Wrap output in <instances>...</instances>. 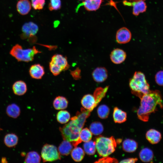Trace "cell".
Instances as JSON below:
<instances>
[{"instance_id":"27","label":"cell","mask_w":163,"mask_h":163,"mask_svg":"<svg viewBox=\"0 0 163 163\" xmlns=\"http://www.w3.org/2000/svg\"><path fill=\"white\" fill-rule=\"evenodd\" d=\"M71 156L75 161L80 162L82 160L85 156L83 149L80 147H75L71 152Z\"/></svg>"},{"instance_id":"13","label":"cell","mask_w":163,"mask_h":163,"mask_svg":"<svg viewBox=\"0 0 163 163\" xmlns=\"http://www.w3.org/2000/svg\"><path fill=\"white\" fill-rule=\"evenodd\" d=\"M92 76L95 82H102L105 81L107 78V71L104 67H97L93 72Z\"/></svg>"},{"instance_id":"31","label":"cell","mask_w":163,"mask_h":163,"mask_svg":"<svg viewBox=\"0 0 163 163\" xmlns=\"http://www.w3.org/2000/svg\"><path fill=\"white\" fill-rule=\"evenodd\" d=\"M89 129L92 134L98 135L101 134L104 130L103 126L99 122H94L90 125Z\"/></svg>"},{"instance_id":"14","label":"cell","mask_w":163,"mask_h":163,"mask_svg":"<svg viewBox=\"0 0 163 163\" xmlns=\"http://www.w3.org/2000/svg\"><path fill=\"white\" fill-rule=\"evenodd\" d=\"M29 73L32 78L35 79H40L45 74V71L43 66L39 64L32 65L30 68Z\"/></svg>"},{"instance_id":"40","label":"cell","mask_w":163,"mask_h":163,"mask_svg":"<svg viewBox=\"0 0 163 163\" xmlns=\"http://www.w3.org/2000/svg\"><path fill=\"white\" fill-rule=\"evenodd\" d=\"M6 158L5 157H2L1 160L2 163H7L8 162Z\"/></svg>"},{"instance_id":"11","label":"cell","mask_w":163,"mask_h":163,"mask_svg":"<svg viewBox=\"0 0 163 163\" xmlns=\"http://www.w3.org/2000/svg\"><path fill=\"white\" fill-rule=\"evenodd\" d=\"M81 103L85 108L90 112L97 105L94 95L90 94H86L82 97Z\"/></svg>"},{"instance_id":"43","label":"cell","mask_w":163,"mask_h":163,"mask_svg":"<svg viewBox=\"0 0 163 163\" xmlns=\"http://www.w3.org/2000/svg\"><path fill=\"white\" fill-rule=\"evenodd\" d=\"M79 0L82 1V0Z\"/></svg>"},{"instance_id":"23","label":"cell","mask_w":163,"mask_h":163,"mask_svg":"<svg viewBox=\"0 0 163 163\" xmlns=\"http://www.w3.org/2000/svg\"><path fill=\"white\" fill-rule=\"evenodd\" d=\"M113 117L115 123H121L126 121V113L125 112L116 107L114 108Z\"/></svg>"},{"instance_id":"6","label":"cell","mask_w":163,"mask_h":163,"mask_svg":"<svg viewBox=\"0 0 163 163\" xmlns=\"http://www.w3.org/2000/svg\"><path fill=\"white\" fill-rule=\"evenodd\" d=\"M69 66L66 57L59 54L54 55L49 63L50 71L55 76H57L62 71L68 69Z\"/></svg>"},{"instance_id":"33","label":"cell","mask_w":163,"mask_h":163,"mask_svg":"<svg viewBox=\"0 0 163 163\" xmlns=\"http://www.w3.org/2000/svg\"><path fill=\"white\" fill-rule=\"evenodd\" d=\"M109 108L105 105H100L97 109V113L98 116L102 119L107 118L109 115Z\"/></svg>"},{"instance_id":"7","label":"cell","mask_w":163,"mask_h":163,"mask_svg":"<svg viewBox=\"0 0 163 163\" xmlns=\"http://www.w3.org/2000/svg\"><path fill=\"white\" fill-rule=\"evenodd\" d=\"M41 157L43 162L53 161L61 159L60 154L56 147L53 145L46 144L43 146Z\"/></svg>"},{"instance_id":"15","label":"cell","mask_w":163,"mask_h":163,"mask_svg":"<svg viewBox=\"0 0 163 163\" xmlns=\"http://www.w3.org/2000/svg\"><path fill=\"white\" fill-rule=\"evenodd\" d=\"M12 89L14 94L17 95H24L27 91V87L25 82L22 80L15 82L13 85Z\"/></svg>"},{"instance_id":"22","label":"cell","mask_w":163,"mask_h":163,"mask_svg":"<svg viewBox=\"0 0 163 163\" xmlns=\"http://www.w3.org/2000/svg\"><path fill=\"white\" fill-rule=\"evenodd\" d=\"M68 101L65 97L62 96L56 97L53 101V106L56 110H63L66 108L68 105Z\"/></svg>"},{"instance_id":"19","label":"cell","mask_w":163,"mask_h":163,"mask_svg":"<svg viewBox=\"0 0 163 163\" xmlns=\"http://www.w3.org/2000/svg\"><path fill=\"white\" fill-rule=\"evenodd\" d=\"M73 146L71 142L64 140L59 146L58 152L60 155L67 156L71 153Z\"/></svg>"},{"instance_id":"35","label":"cell","mask_w":163,"mask_h":163,"mask_svg":"<svg viewBox=\"0 0 163 163\" xmlns=\"http://www.w3.org/2000/svg\"><path fill=\"white\" fill-rule=\"evenodd\" d=\"M45 0H31L32 5L35 10L42 9L45 4Z\"/></svg>"},{"instance_id":"3","label":"cell","mask_w":163,"mask_h":163,"mask_svg":"<svg viewBox=\"0 0 163 163\" xmlns=\"http://www.w3.org/2000/svg\"><path fill=\"white\" fill-rule=\"evenodd\" d=\"M129 85L132 93L139 98L150 91L145 75L140 72H135L129 80Z\"/></svg>"},{"instance_id":"42","label":"cell","mask_w":163,"mask_h":163,"mask_svg":"<svg viewBox=\"0 0 163 163\" xmlns=\"http://www.w3.org/2000/svg\"><path fill=\"white\" fill-rule=\"evenodd\" d=\"M24 152H22L21 153V155L22 156H24L25 155V154H24Z\"/></svg>"},{"instance_id":"12","label":"cell","mask_w":163,"mask_h":163,"mask_svg":"<svg viewBox=\"0 0 163 163\" xmlns=\"http://www.w3.org/2000/svg\"><path fill=\"white\" fill-rule=\"evenodd\" d=\"M126 56L125 52L119 48L113 50L110 55L111 61L115 64H120L123 62L126 59Z\"/></svg>"},{"instance_id":"2","label":"cell","mask_w":163,"mask_h":163,"mask_svg":"<svg viewBox=\"0 0 163 163\" xmlns=\"http://www.w3.org/2000/svg\"><path fill=\"white\" fill-rule=\"evenodd\" d=\"M140 106L138 109L137 114L139 119L147 121L149 116L154 112L158 105L162 107V101L161 94L158 91H150L148 93L142 96Z\"/></svg>"},{"instance_id":"38","label":"cell","mask_w":163,"mask_h":163,"mask_svg":"<svg viewBox=\"0 0 163 163\" xmlns=\"http://www.w3.org/2000/svg\"><path fill=\"white\" fill-rule=\"evenodd\" d=\"M70 74L73 78L75 80H78L81 77V70L77 68L73 71H71Z\"/></svg>"},{"instance_id":"34","label":"cell","mask_w":163,"mask_h":163,"mask_svg":"<svg viewBox=\"0 0 163 163\" xmlns=\"http://www.w3.org/2000/svg\"><path fill=\"white\" fill-rule=\"evenodd\" d=\"M61 0H50L48 5V8L50 11L56 10L61 8Z\"/></svg>"},{"instance_id":"29","label":"cell","mask_w":163,"mask_h":163,"mask_svg":"<svg viewBox=\"0 0 163 163\" xmlns=\"http://www.w3.org/2000/svg\"><path fill=\"white\" fill-rule=\"evenodd\" d=\"M70 118V113L66 110H60L57 113L56 115L57 121L61 124L66 123L69 121Z\"/></svg>"},{"instance_id":"37","label":"cell","mask_w":163,"mask_h":163,"mask_svg":"<svg viewBox=\"0 0 163 163\" xmlns=\"http://www.w3.org/2000/svg\"><path fill=\"white\" fill-rule=\"evenodd\" d=\"M118 161L117 160L114 158H111L107 156L103 157V158L99 159L96 163H117Z\"/></svg>"},{"instance_id":"21","label":"cell","mask_w":163,"mask_h":163,"mask_svg":"<svg viewBox=\"0 0 163 163\" xmlns=\"http://www.w3.org/2000/svg\"><path fill=\"white\" fill-rule=\"evenodd\" d=\"M6 112L8 117L16 119L19 116L21 113V109L18 105L15 103H12L7 106Z\"/></svg>"},{"instance_id":"39","label":"cell","mask_w":163,"mask_h":163,"mask_svg":"<svg viewBox=\"0 0 163 163\" xmlns=\"http://www.w3.org/2000/svg\"><path fill=\"white\" fill-rule=\"evenodd\" d=\"M138 160L137 158H130L125 159L121 161L120 163H135Z\"/></svg>"},{"instance_id":"32","label":"cell","mask_w":163,"mask_h":163,"mask_svg":"<svg viewBox=\"0 0 163 163\" xmlns=\"http://www.w3.org/2000/svg\"><path fill=\"white\" fill-rule=\"evenodd\" d=\"M92 133L87 128L82 129L79 134V139L81 141L87 142L91 140Z\"/></svg>"},{"instance_id":"30","label":"cell","mask_w":163,"mask_h":163,"mask_svg":"<svg viewBox=\"0 0 163 163\" xmlns=\"http://www.w3.org/2000/svg\"><path fill=\"white\" fill-rule=\"evenodd\" d=\"M83 147L85 152L88 155H93L96 152V149L95 141L90 140L85 142Z\"/></svg>"},{"instance_id":"24","label":"cell","mask_w":163,"mask_h":163,"mask_svg":"<svg viewBox=\"0 0 163 163\" xmlns=\"http://www.w3.org/2000/svg\"><path fill=\"white\" fill-rule=\"evenodd\" d=\"M123 150L128 152H132L135 151L138 147L137 142L135 140L130 139L125 140L122 144Z\"/></svg>"},{"instance_id":"20","label":"cell","mask_w":163,"mask_h":163,"mask_svg":"<svg viewBox=\"0 0 163 163\" xmlns=\"http://www.w3.org/2000/svg\"><path fill=\"white\" fill-rule=\"evenodd\" d=\"M19 138L17 135L14 133L6 134L4 138V142L5 145L8 148L15 147L18 144Z\"/></svg>"},{"instance_id":"28","label":"cell","mask_w":163,"mask_h":163,"mask_svg":"<svg viewBox=\"0 0 163 163\" xmlns=\"http://www.w3.org/2000/svg\"><path fill=\"white\" fill-rule=\"evenodd\" d=\"M108 86H106L103 88L98 87L94 91L93 95L97 104L105 96L108 90Z\"/></svg>"},{"instance_id":"18","label":"cell","mask_w":163,"mask_h":163,"mask_svg":"<svg viewBox=\"0 0 163 163\" xmlns=\"http://www.w3.org/2000/svg\"><path fill=\"white\" fill-rule=\"evenodd\" d=\"M146 137L150 143L155 144L160 141L161 136V133L159 131L155 129H151L147 132Z\"/></svg>"},{"instance_id":"36","label":"cell","mask_w":163,"mask_h":163,"mask_svg":"<svg viewBox=\"0 0 163 163\" xmlns=\"http://www.w3.org/2000/svg\"><path fill=\"white\" fill-rule=\"evenodd\" d=\"M155 78L156 82L158 85L163 86V71H160L157 72Z\"/></svg>"},{"instance_id":"4","label":"cell","mask_w":163,"mask_h":163,"mask_svg":"<svg viewBox=\"0 0 163 163\" xmlns=\"http://www.w3.org/2000/svg\"><path fill=\"white\" fill-rule=\"evenodd\" d=\"M96 149L100 156H107L113 152L117 146V141L113 136L109 138L100 136L95 141Z\"/></svg>"},{"instance_id":"8","label":"cell","mask_w":163,"mask_h":163,"mask_svg":"<svg viewBox=\"0 0 163 163\" xmlns=\"http://www.w3.org/2000/svg\"><path fill=\"white\" fill-rule=\"evenodd\" d=\"M38 30V27L34 23L32 22L25 23L22 27L23 33L21 34V37L23 39L28 37L29 39L31 38V37H34Z\"/></svg>"},{"instance_id":"9","label":"cell","mask_w":163,"mask_h":163,"mask_svg":"<svg viewBox=\"0 0 163 163\" xmlns=\"http://www.w3.org/2000/svg\"><path fill=\"white\" fill-rule=\"evenodd\" d=\"M145 1L140 0L136 2H130L124 1L123 4L125 5L133 7V14L136 16H138L140 13L146 11L147 6Z\"/></svg>"},{"instance_id":"1","label":"cell","mask_w":163,"mask_h":163,"mask_svg":"<svg viewBox=\"0 0 163 163\" xmlns=\"http://www.w3.org/2000/svg\"><path fill=\"white\" fill-rule=\"evenodd\" d=\"M90 113L88 110L81 108V112H78L76 116L72 117L69 123L59 128L63 140L71 142L74 147L81 143L80 133Z\"/></svg>"},{"instance_id":"10","label":"cell","mask_w":163,"mask_h":163,"mask_svg":"<svg viewBox=\"0 0 163 163\" xmlns=\"http://www.w3.org/2000/svg\"><path fill=\"white\" fill-rule=\"evenodd\" d=\"M132 34L130 31L126 27H122L117 32L116 40L120 44H125L129 42L131 40Z\"/></svg>"},{"instance_id":"25","label":"cell","mask_w":163,"mask_h":163,"mask_svg":"<svg viewBox=\"0 0 163 163\" xmlns=\"http://www.w3.org/2000/svg\"><path fill=\"white\" fill-rule=\"evenodd\" d=\"M153 156L152 151L147 148L142 149L139 153V157L141 160L145 162H150L152 161Z\"/></svg>"},{"instance_id":"5","label":"cell","mask_w":163,"mask_h":163,"mask_svg":"<svg viewBox=\"0 0 163 163\" xmlns=\"http://www.w3.org/2000/svg\"><path fill=\"white\" fill-rule=\"evenodd\" d=\"M40 53L34 46L32 48L23 49L21 46L17 44L12 48L10 54L18 61L28 62L32 61L34 56Z\"/></svg>"},{"instance_id":"41","label":"cell","mask_w":163,"mask_h":163,"mask_svg":"<svg viewBox=\"0 0 163 163\" xmlns=\"http://www.w3.org/2000/svg\"><path fill=\"white\" fill-rule=\"evenodd\" d=\"M130 2H136L140 0H129ZM144 1H145V0H143Z\"/></svg>"},{"instance_id":"16","label":"cell","mask_w":163,"mask_h":163,"mask_svg":"<svg viewBox=\"0 0 163 163\" xmlns=\"http://www.w3.org/2000/svg\"><path fill=\"white\" fill-rule=\"evenodd\" d=\"M103 2V0H85L78 6L84 5L88 11H96L100 8Z\"/></svg>"},{"instance_id":"17","label":"cell","mask_w":163,"mask_h":163,"mask_svg":"<svg viewBox=\"0 0 163 163\" xmlns=\"http://www.w3.org/2000/svg\"><path fill=\"white\" fill-rule=\"evenodd\" d=\"M30 2L28 0H20L17 4V9L18 13L22 15L28 14L31 9Z\"/></svg>"},{"instance_id":"26","label":"cell","mask_w":163,"mask_h":163,"mask_svg":"<svg viewBox=\"0 0 163 163\" xmlns=\"http://www.w3.org/2000/svg\"><path fill=\"white\" fill-rule=\"evenodd\" d=\"M41 161V157L38 153L35 151L28 152L24 159V162L27 163H38Z\"/></svg>"}]
</instances>
